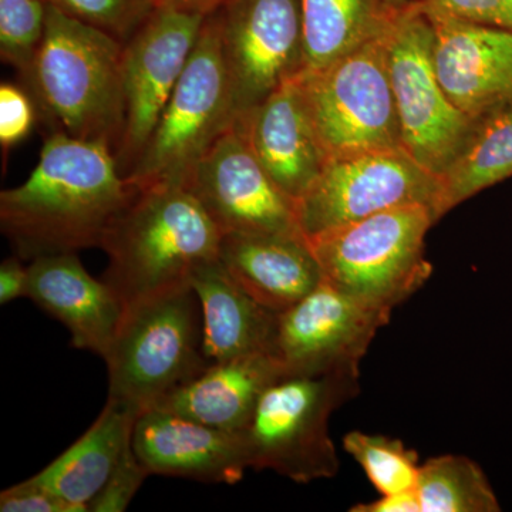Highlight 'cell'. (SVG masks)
<instances>
[{
	"mask_svg": "<svg viewBox=\"0 0 512 512\" xmlns=\"http://www.w3.org/2000/svg\"><path fill=\"white\" fill-rule=\"evenodd\" d=\"M392 312L322 281L279 313L276 355L288 376L319 375L360 366L377 330Z\"/></svg>",
	"mask_w": 512,
	"mask_h": 512,
	"instance_id": "5bb4252c",
	"label": "cell"
},
{
	"mask_svg": "<svg viewBox=\"0 0 512 512\" xmlns=\"http://www.w3.org/2000/svg\"><path fill=\"white\" fill-rule=\"evenodd\" d=\"M360 392V366L285 376L259 399L244 434L249 468L298 484L335 477L339 457L329 434L332 413Z\"/></svg>",
	"mask_w": 512,
	"mask_h": 512,
	"instance_id": "5b68a950",
	"label": "cell"
},
{
	"mask_svg": "<svg viewBox=\"0 0 512 512\" xmlns=\"http://www.w3.org/2000/svg\"><path fill=\"white\" fill-rule=\"evenodd\" d=\"M421 512H498L497 495L476 461L446 454L421 464L417 483Z\"/></svg>",
	"mask_w": 512,
	"mask_h": 512,
	"instance_id": "d4e9b609",
	"label": "cell"
},
{
	"mask_svg": "<svg viewBox=\"0 0 512 512\" xmlns=\"http://www.w3.org/2000/svg\"><path fill=\"white\" fill-rule=\"evenodd\" d=\"M222 234L183 183L134 192L107 229L100 248L109 256L103 279L124 311L191 284L195 269L218 259Z\"/></svg>",
	"mask_w": 512,
	"mask_h": 512,
	"instance_id": "7a4b0ae2",
	"label": "cell"
},
{
	"mask_svg": "<svg viewBox=\"0 0 512 512\" xmlns=\"http://www.w3.org/2000/svg\"><path fill=\"white\" fill-rule=\"evenodd\" d=\"M29 269L22 264L19 256L5 259L0 266V303L5 305L26 296L28 291Z\"/></svg>",
	"mask_w": 512,
	"mask_h": 512,
	"instance_id": "d6a6232c",
	"label": "cell"
},
{
	"mask_svg": "<svg viewBox=\"0 0 512 512\" xmlns=\"http://www.w3.org/2000/svg\"><path fill=\"white\" fill-rule=\"evenodd\" d=\"M148 476L150 474L141 463L140 458L137 457L133 443L128 444L119 463L111 473L109 481L89 504V511H126Z\"/></svg>",
	"mask_w": 512,
	"mask_h": 512,
	"instance_id": "f1b7e54d",
	"label": "cell"
},
{
	"mask_svg": "<svg viewBox=\"0 0 512 512\" xmlns=\"http://www.w3.org/2000/svg\"><path fill=\"white\" fill-rule=\"evenodd\" d=\"M288 376L274 353L211 363L200 376L161 400L154 409L242 433L269 386Z\"/></svg>",
	"mask_w": 512,
	"mask_h": 512,
	"instance_id": "ffe728a7",
	"label": "cell"
},
{
	"mask_svg": "<svg viewBox=\"0 0 512 512\" xmlns=\"http://www.w3.org/2000/svg\"><path fill=\"white\" fill-rule=\"evenodd\" d=\"M106 360L107 402L138 417L201 375L202 313L191 284L158 293L124 311Z\"/></svg>",
	"mask_w": 512,
	"mask_h": 512,
	"instance_id": "277c9868",
	"label": "cell"
},
{
	"mask_svg": "<svg viewBox=\"0 0 512 512\" xmlns=\"http://www.w3.org/2000/svg\"><path fill=\"white\" fill-rule=\"evenodd\" d=\"M137 417L107 402L90 429L32 477L82 512L100 493L133 437Z\"/></svg>",
	"mask_w": 512,
	"mask_h": 512,
	"instance_id": "7402d4cb",
	"label": "cell"
},
{
	"mask_svg": "<svg viewBox=\"0 0 512 512\" xmlns=\"http://www.w3.org/2000/svg\"><path fill=\"white\" fill-rule=\"evenodd\" d=\"M386 32L328 66L299 76L309 116L329 160L403 148Z\"/></svg>",
	"mask_w": 512,
	"mask_h": 512,
	"instance_id": "ba28073f",
	"label": "cell"
},
{
	"mask_svg": "<svg viewBox=\"0 0 512 512\" xmlns=\"http://www.w3.org/2000/svg\"><path fill=\"white\" fill-rule=\"evenodd\" d=\"M419 8L512 32V0H421Z\"/></svg>",
	"mask_w": 512,
	"mask_h": 512,
	"instance_id": "f546056e",
	"label": "cell"
},
{
	"mask_svg": "<svg viewBox=\"0 0 512 512\" xmlns=\"http://www.w3.org/2000/svg\"><path fill=\"white\" fill-rule=\"evenodd\" d=\"M2 512H82L59 495L35 483L32 478L0 493Z\"/></svg>",
	"mask_w": 512,
	"mask_h": 512,
	"instance_id": "1f68e13d",
	"label": "cell"
},
{
	"mask_svg": "<svg viewBox=\"0 0 512 512\" xmlns=\"http://www.w3.org/2000/svg\"><path fill=\"white\" fill-rule=\"evenodd\" d=\"M218 259L249 296L278 313L323 281L318 259L302 232L225 234Z\"/></svg>",
	"mask_w": 512,
	"mask_h": 512,
	"instance_id": "d6986e66",
	"label": "cell"
},
{
	"mask_svg": "<svg viewBox=\"0 0 512 512\" xmlns=\"http://www.w3.org/2000/svg\"><path fill=\"white\" fill-rule=\"evenodd\" d=\"M154 8H173L183 12L198 13L210 16L218 10L224 9L232 0H151Z\"/></svg>",
	"mask_w": 512,
	"mask_h": 512,
	"instance_id": "e575fe53",
	"label": "cell"
},
{
	"mask_svg": "<svg viewBox=\"0 0 512 512\" xmlns=\"http://www.w3.org/2000/svg\"><path fill=\"white\" fill-rule=\"evenodd\" d=\"M234 120L303 73L301 0H232L220 10Z\"/></svg>",
	"mask_w": 512,
	"mask_h": 512,
	"instance_id": "8fae6325",
	"label": "cell"
},
{
	"mask_svg": "<svg viewBox=\"0 0 512 512\" xmlns=\"http://www.w3.org/2000/svg\"><path fill=\"white\" fill-rule=\"evenodd\" d=\"M301 5L303 73L322 69L382 36L399 13L387 0H301Z\"/></svg>",
	"mask_w": 512,
	"mask_h": 512,
	"instance_id": "603a6c76",
	"label": "cell"
},
{
	"mask_svg": "<svg viewBox=\"0 0 512 512\" xmlns=\"http://www.w3.org/2000/svg\"><path fill=\"white\" fill-rule=\"evenodd\" d=\"M134 451L148 474L237 484L248 470L244 434L151 409L134 423Z\"/></svg>",
	"mask_w": 512,
	"mask_h": 512,
	"instance_id": "2e32d148",
	"label": "cell"
},
{
	"mask_svg": "<svg viewBox=\"0 0 512 512\" xmlns=\"http://www.w3.org/2000/svg\"><path fill=\"white\" fill-rule=\"evenodd\" d=\"M28 269L26 298L69 329L74 348L106 356L124 316L113 288L90 275L76 254L40 256Z\"/></svg>",
	"mask_w": 512,
	"mask_h": 512,
	"instance_id": "ac0fdd59",
	"label": "cell"
},
{
	"mask_svg": "<svg viewBox=\"0 0 512 512\" xmlns=\"http://www.w3.org/2000/svg\"><path fill=\"white\" fill-rule=\"evenodd\" d=\"M234 119L218 10L205 18L156 130L124 177L137 190L184 183L191 168Z\"/></svg>",
	"mask_w": 512,
	"mask_h": 512,
	"instance_id": "52a82bcc",
	"label": "cell"
},
{
	"mask_svg": "<svg viewBox=\"0 0 512 512\" xmlns=\"http://www.w3.org/2000/svg\"><path fill=\"white\" fill-rule=\"evenodd\" d=\"M134 192L109 144L55 131L28 180L0 192V228L23 261L100 248Z\"/></svg>",
	"mask_w": 512,
	"mask_h": 512,
	"instance_id": "6da1fadb",
	"label": "cell"
},
{
	"mask_svg": "<svg viewBox=\"0 0 512 512\" xmlns=\"http://www.w3.org/2000/svg\"><path fill=\"white\" fill-rule=\"evenodd\" d=\"M124 46L47 3L45 35L25 77L57 131L116 153L126 119Z\"/></svg>",
	"mask_w": 512,
	"mask_h": 512,
	"instance_id": "3957f363",
	"label": "cell"
},
{
	"mask_svg": "<svg viewBox=\"0 0 512 512\" xmlns=\"http://www.w3.org/2000/svg\"><path fill=\"white\" fill-rule=\"evenodd\" d=\"M350 512H421L420 498L417 490L383 494L370 503L355 505Z\"/></svg>",
	"mask_w": 512,
	"mask_h": 512,
	"instance_id": "836d02e7",
	"label": "cell"
},
{
	"mask_svg": "<svg viewBox=\"0 0 512 512\" xmlns=\"http://www.w3.org/2000/svg\"><path fill=\"white\" fill-rule=\"evenodd\" d=\"M46 0H0V56L25 76L45 35Z\"/></svg>",
	"mask_w": 512,
	"mask_h": 512,
	"instance_id": "4316f807",
	"label": "cell"
},
{
	"mask_svg": "<svg viewBox=\"0 0 512 512\" xmlns=\"http://www.w3.org/2000/svg\"><path fill=\"white\" fill-rule=\"evenodd\" d=\"M234 121L269 177L298 205L329 161L309 116L299 77Z\"/></svg>",
	"mask_w": 512,
	"mask_h": 512,
	"instance_id": "e0dca14e",
	"label": "cell"
},
{
	"mask_svg": "<svg viewBox=\"0 0 512 512\" xmlns=\"http://www.w3.org/2000/svg\"><path fill=\"white\" fill-rule=\"evenodd\" d=\"M183 184L222 235L302 232L298 205L266 173L237 121L205 151Z\"/></svg>",
	"mask_w": 512,
	"mask_h": 512,
	"instance_id": "7c38bea8",
	"label": "cell"
},
{
	"mask_svg": "<svg viewBox=\"0 0 512 512\" xmlns=\"http://www.w3.org/2000/svg\"><path fill=\"white\" fill-rule=\"evenodd\" d=\"M424 13L434 29L437 76L458 109L477 120L511 101L512 32L453 16Z\"/></svg>",
	"mask_w": 512,
	"mask_h": 512,
	"instance_id": "9a60e30c",
	"label": "cell"
},
{
	"mask_svg": "<svg viewBox=\"0 0 512 512\" xmlns=\"http://www.w3.org/2000/svg\"><path fill=\"white\" fill-rule=\"evenodd\" d=\"M420 2L421 0H387L394 12H403V10L419 5Z\"/></svg>",
	"mask_w": 512,
	"mask_h": 512,
	"instance_id": "d590c367",
	"label": "cell"
},
{
	"mask_svg": "<svg viewBox=\"0 0 512 512\" xmlns=\"http://www.w3.org/2000/svg\"><path fill=\"white\" fill-rule=\"evenodd\" d=\"M190 282L200 301L205 355L211 363L276 355L279 313L249 296L220 259L195 269Z\"/></svg>",
	"mask_w": 512,
	"mask_h": 512,
	"instance_id": "44dd1931",
	"label": "cell"
},
{
	"mask_svg": "<svg viewBox=\"0 0 512 512\" xmlns=\"http://www.w3.org/2000/svg\"><path fill=\"white\" fill-rule=\"evenodd\" d=\"M512 177V100L478 117L466 146L440 178L439 220L461 202Z\"/></svg>",
	"mask_w": 512,
	"mask_h": 512,
	"instance_id": "cb8c5ba5",
	"label": "cell"
},
{
	"mask_svg": "<svg viewBox=\"0 0 512 512\" xmlns=\"http://www.w3.org/2000/svg\"><path fill=\"white\" fill-rule=\"evenodd\" d=\"M35 121V107L18 86H0V144L10 148L28 136Z\"/></svg>",
	"mask_w": 512,
	"mask_h": 512,
	"instance_id": "4dcf8cb0",
	"label": "cell"
},
{
	"mask_svg": "<svg viewBox=\"0 0 512 512\" xmlns=\"http://www.w3.org/2000/svg\"><path fill=\"white\" fill-rule=\"evenodd\" d=\"M343 447L360 464L380 495L416 490L419 454L404 446L402 440L350 431L343 439Z\"/></svg>",
	"mask_w": 512,
	"mask_h": 512,
	"instance_id": "484cf974",
	"label": "cell"
},
{
	"mask_svg": "<svg viewBox=\"0 0 512 512\" xmlns=\"http://www.w3.org/2000/svg\"><path fill=\"white\" fill-rule=\"evenodd\" d=\"M384 39L403 148L441 178L466 146L476 120L444 92L434 62L433 25L419 6L397 13Z\"/></svg>",
	"mask_w": 512,
	"mask_h": 512,
	"instance_id": "9c48e42d",
	"label": "cell"
},
{
	"mask_svg": "<svg viewBox=\"0 0 512 512\" xmlns=\"http://www.w3.org/2000/svg\"><path fill=\"white\" fill-rule=\"evenodd\" d=\"M74 19L127 43L156 10L151 0H46Z\"/></svg>",
	"mask_w": 512,
	"mask_h": 512,
	"instance_id": "83f0119b",
	"label": "cell"
},
{
	"mask_svg": "<svg viewBox=\"0 0 512 512\" xmlns=\"http://www.w3.org/2000/svg\"><path fill=\"white\" fill-rule=\"evenodd\" d=\"M207 16L157 8L124 46L126 119L116 157L121 173L143 153L192 55Z\"/></svg>",
	"mask_w": 512,
	"mask_h": 512,
	"instance_id": "4fadbf2b",
	"label": "cell"
},
{
	"mask_svg": "<svg viewBox=\"0 0 512 512\" xmlns=\"http://www.w3.org/2000/svg\"><path fill=\"white\" fill-rule=\"evenodd\" d=\"M436 224L426 205H407L308 238L323 281L393 312L429 281L426 235Z\"/></svg>",
	"mask_w": 512,
	"mask_h": 512,
	"instance_id": "8992f818",
	"label": "cell"
},
{
	"mask_svg": "<svg viewBox=\"0 0 512 512\" xmlns=\"http://www.w3.org/2000/svg\"><path fill=\"white\" fill-rule=\"evenodd\" d=\"M440 198V178L404 148L330 158L298 201L299 227L311 238L407 205L430 207L437 222Z\"/></svg>",
	"mask_w": 512,
	"mask_h": 512,
	"instance_id": "30bf717a",
	"label": "cell"
}]
</instances>
